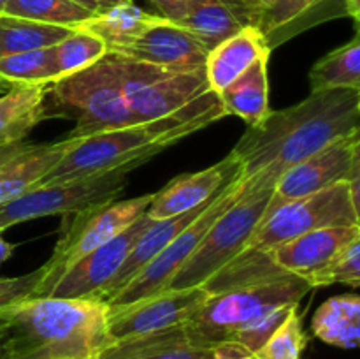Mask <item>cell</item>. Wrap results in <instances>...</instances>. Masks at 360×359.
<instances>
[{"mask_svg":"<svg viewBox=\"0 0 360 359\" xmlns=\"http://www.w3.org/2000/svg\"><path fill=\"white\" fill-rule=\"evenodd\" d=\"M206 299L186 320L200 347L238 345L255 354L301 299L309 282L281 270L267 252L245 250L202 285Z\"/></svg>","mask_w":360,"mask_h":359,"instance_id":"obj_1","label":"cell"},{"mask_svg":"<svg viewBox=\"0 0 360 359\" xmlns=\"http://www.w3.org/2000/svg\"><path fill=\"white\" fill-rule=\"evenodd\" d=\"M360 132V90L334 88L311 92L290 108L271 109L248 127L232 153L243 165V178L267 168L281 172L341 137Z\"/></svg>","mask_w":360,"mask_h":359,"instance_id":"obj_2","label":"cell"},{"mask_svg":"<svg viewBox=\"0 0 360 359\" xmlns=\"http://www.w3.org/2000/svg\"><path fill=\"white\" fill-rule=\"evenodd\" d=\"M112 341L98 298H30L0 312L2 359H95Z\"/></svg>","mask_w":360,"mask_h":359,"instance_id":"obj_3","label":"cell"},{"mask_svg":"<svg viewBox=\"0 0 360 359\" xmlns=\"http://www.w3.org/2000/svg\"><path fill=\"white\" fill-rule=\"evenodd\" d=\"M214 92H206L172 115L130 123L77 141L37 185H58L105 175L120 168L136 169L178 141L224 118Z\"/></svg>","mask_w":360,"mask_h":359,"instance_id":"obj_4","label":"cell"},{"mask_svg":"<svg viewBox=\"0 0 360 359\" xmlns=\"http://www.w3.org/2000/svg\"><path fill=\"white\" fill-rule=\"evenodd\" d=\"M280 175V169L267 168L250 178H243L239 196L218 215L202 241L176 271L164 291L202 287L214 273L245 252L266 215Z\"/></svg>","mask_w":360,"mask_h":359,"instance_id":"obj_5","label":"cell"},{"mask_svg":"<svg viewBox=\"0 0 360 359\" xmlns=\"http://www.w3.org/2000/svg\"><path fill=\"white\" fill-rule=\"evenodd\" d=\"M65 118L76 125L69 139H83L136 122L127 104L112 53L76 74L62 77L44 88L42 120Z\"/></svg>","mask_w":360,"mask_h":359,"instance_id":"obj_6","label":"cell"},{"mask_svg":"<svg viewBox=\"0 0 360 359\" xmlns=\"http://www.w3.org/2000/svg\"><path fill=\"white\" fill-rule=\"evenodd\" d=\"M151 199L153 194H144L130 199L94 204L72 213V220L63 225L62 238L55 245L48 263L42 266L44 275L35 289L34 298L49 296L56 282L72 264L125 231L148 210Z\"/></svg>","mask_w":360,"mask_h":359,"instance_id":"obj_7","label":"cell"},{"mask_svg":"<svg viewBox=\"0 0 360 359\" xmlns=\"http://www.w3.org/2000/svg\"><path fill=\"white\" fill-rule=\"evenodd\" d=\"M360 225L359 206L347 182L297 197L266 211L246 250L271 253L283 243L323 227Z\"/></svg>","mask_w":360,"mask_h":359,"instance_id":"obj_8","label":"cell"},{"mask_svg":"<svg viewBox=\"0 0 360 359\" xmlns=\"http://www.w3.org/2000/svg\"><path fill=\"white\" fill-rule=\"evenodd\" d=\"M112 55L118 63L127 104L136 122L164 118L210 92L204 67L169 69L136 62L116 53Z\"/></svg>","mask_w":360,"mask_h":359,"instance_id":"obj_9","label":"cell"},{"mask_svg":"<svg viewBox=\"0 0 360 359\" xmlns=\"http://www.w3.org/2000/svg\"><path fill=\"white\" fill-rule=\"evenodd\" d=\"M130 168L58 185H35L16 199L0 204V232L11 225L51 215H70L94 204L115 201L127 189Z\"/></svg>","mask_w":360,"mask_h":359,"instance_id":"obj_10","label":"cell"},{"mask_svg":"<svg viewBox=\"0 0 360 359\" xmlns=\"http://www.w3.org/2000/svg\"><path fill=\"white\" fill-rule=\"evenodd\" d=\"M243 185V175L236 176L224 190L217 196V199L192 222L186 225L150 264L143 267L118 294L112 296L109 301V308H116V306L129 305V303L137 301V299L148 298V296L158 294L165 289L176 271L188 260L193 250L199 246L202 238L206 236L207 229L211 227L218 215L239 196Z\"/></svg>","mask_w":360,"mask_h":359,"instance_id":"obj_11","label":"cell"},{"mask_svg":"<svg viewBox=\"0 0 360 359\" xmlns=\"http://www.w3.org/2000/svg\"><path fill=\"white\" fill-rule=\"evenodd\" d=\"M360 175V132L334 141L299 164L285 169L274 185L267 211L297 197L316 194Z\"/></svg>","mask_w":360,"mask_h":359,"instance_id":"obj_12","label":"cell"},{"mask_svg":"<svg viewBox=\"0 0 360 359\" xmlns=\"http://www.w3.org/2000/svg\"><path fill=\"white\" fill-rule=\"evenodd\" d=\"M146 211L108 243L86 253L62 275L49 296L55 298H102L112 278L129 257L134 243L151 224Z\"/></svg>","mask_w":360,"mask_h":359,"instance_id":"obj_13","label":"cell"},{"mask_svg":"<svg viewBox=\"0 0 360 359\" xmlns=\"http://www.w3.org/2000/svg\"><path fill=\"white\" fill-rule=\"evenodd\" d=\"M204 287L162 291L129 305L109 308V334L112 340L155 333L183 326L206 299Z\"/></svg>","mask_w":360,"mask_h":359,"instance_id":"obj_14","label":"cell"},{"mask_svg":"<svg viewBox=\"0 0 360 359\" xmlns=\"http://www.w3.org/2000/svg\"><path fill=\"white\" fill-rule=\"evenodd\" d=\"M108 51L169 69H199L204 67L210 49L181 25L160 16L134 41Z\"/></svg>","mask_w":360,"mask_h":359,"instance_id":"obj_15","label":"cell"},{"mask_svg":"<svg viewBox=\"0 0 360 359\" xmlns=\"http://www.w3.org/2000/svg\"><path fill=\"white\" fill-rule=\"evenodd\" d=\"M345 16L343 0H253V27L271 51L316 25Z\"/></svg>","mask_w":360,"mask_h":359,"instance_id":"obj_16","label":"cell"},{"mask_svg":"<svg viewBox=\"0 0 360 359\" xmlns=\"http://www.w3.org/2000/svg\"><path fill=\"white\" fill-rule=\"evenodd\" d=\"M241 172V162L231 151L224 160L211 168L181 175L169 182L164 189L153 194L146 215L151 220H164L195 210L217 196L234 176Z\"/></svg>","mask_w":360,"mask_h":359,"instance_id":"obj_17","label":"cell"},{"mask_svg":"<svg viewBox=\"0 0 360 359\" xmlns=\"http://www.w3.org/2000/svg\"><path fill=\"white\" fill-rule=\"evenodd\" d=\"M355 238H360V225L316 229L280 245L271 252V257L281 270L309 282L313 275Z\"/></svg>","mask_w":360,"mask_h":359,"instance_id":"obj_18","label":"cell"},{"mask_svg":"<svg viewBox=\"0 0 360 359\" xmlns=\"http://www.w3.org/2000/svg\"><path fill=\"white\" fill-rule=\"evenodd\" d=\"M77 141L63 137L56 143H27L18 153L0 164V204L16 199L37 185Z\"/></svg>","mask_w":360,"mask_h":359,"instance_id":"obj_19","label":"cell"},{"mask_svg":"<svg viewBox=\"0 0 360 359\" xmlns=\"http://www.w3.org/2000/svg\"><path fill=\"white\" fill-rule=\"evenodd\" d=\"M264 56H271L266 39L255 27H243L207 53L204 62L207 87L218 95Z\"/></svg>","mask_w":360,"mask_h":359,"instance_id":"obj_20","label":"cell"},{"mask_svg":"<svg viewBox=\"0 0 360 359\" xmlns=\"http://www.w3.org/2000/svg\"><path fill=\"white\" fill-rule=\"evenodd\" d=\"M95 359H214V348L193 344L185 326L112 340Z\"/></svg>","mask_w":360,"mask_h":359,"instance_id":"obj_21","label":"cell"},{"mask_svg":"<svg viewBox=\"0 0 360 359\" xmlns=\"http://www.w3.org/2000/svg\"><path fill=\"white\" fill-rule=\"evenodd\" d=\"M243 175V172H241ZM239 176V175H238ZM236 178V176H234ZM232 178V180H234ZM231 180V182H232ZM229 182V183H231ZM227 183V185H229ZM225 185V187H227ZM224 187V189H225ZM221 189V190H224ZM220 190V192H221ZM218 192V194H220ZM217 194V196H218ZM217 196L211 197L207 203H204L202 206L195 208V210L192 211H186V213H181V215H176V217H169V218H164V220H153L150 225H148L146 231L143 232V234L137 238V241L134 243L132 250H130L129 257L125 259V263H123V266L120 267V271L116 273V277L112 278L111 284L108 285V289H105L104 292H102V298L104 301H109V299L112 298L115 294H118L120 291H122L123 287H125L127 284H129L130 280H132L134 277H136L137 273H139L141 270H143L146 264H150L151 260L155 259V257L158 256V253L162 252V250L165 248V246L169 245V243L172 241V239L176 238V236L179 234V232L183 231V229L186 227L188 224H192L193 220H195L197 217H199L200 213H202L204 210H206L207 206H210L211 203H213L214 199H217Z\"/></svg>","mask_w":360,"mask_h":359,"instance_id":"obj_22","label":"cell"},{"mask_svg":"<svg viewBox=\"0 0 360 359\" xmlns=\"http://www.w3.org/2000/svg\"><path fill=\"white\" fill-rule=\"evenodd\" d=\"M269 56L259 58L238 80L218 94L225 115L239 116L248 127L262 122L269 108Z\"/></svg>","mask_w":360,"mask_h":359,"instance_id":"obj_23","label":"cell"},{"mask_svg":"<svg viewBox=\"0 0 360 359\" xmlns=\"http://www.w3.org/2000/svg\"><path fill=\"white\" fill-rule=\"evenodd\" d=\"M44 88L39 84H13L0 95V146L23 143L42 120Z\"/></svg>","mask_w":360,"mask_h":359,"instance_id":"obj_24","label":"cell"},{"mask_svg":"<svg viewBox=\"0 0 360 359\" xmlns=\"http://www.w3.org/2000/svg\"><path fill=\"white\" fill-rule=\"evenodd\" d=\"M311 331L319 340L333 347L352 351L360 340L359 294H341L329 298L319 306L311 320Z\"/></svg>","mask_w":360,"mask_h":359,"instance_id":"obj_25","label":"cell"},{"mask_svg":"<svg viewBox=\"0 0 360 359\" xmlns=\"http://www.w3.org/2000/svg\"><path fill=\"white\" fill-rule=\"evenodd\" d=\"M158 14H150L134 2L118 4L105 11H98L79 25L81 30L97 35L105 42L108 49L123 46L143 34L148 27L158 21Z\"/></svg>","mask_w":360,"mask_h":359,"instance_id":"obj_26","label":"cell"},{"mask_svg":"<svg viewBox=\"0 0 360 359\" xmlns=\"http://www.w3.org/2000/svg\"><path fill=\"white\" fill-rule=\"evenodd\" d=\"M74 28L39 23L25 18L0 14V58L18 53L49 48L72 34Z\"/></svg>","mask_w":360,"mask_h":359,"instance_id":"obj_27","label":"cell"},{"mask_svg":"<svg viewBox=\"0 0 360 359\" xmlns=\"http://www.w3.org/2000/svg\"><path fill=\"white\" fill-rule=\"evenodd\" d=\"M311 92L352 88L360 90V37L355 34L347 44L333 49L309 70Z\"/></svg>","mask_w":360,"mask_h":359,"instance_id":"obj_28","label":"cell"},{"mask_svg":"<svg viewBox=\"0 0 360 359\" xmlns=\"http://www.w3.org/2000/svg\"><path fill=\"white\" fill-rule=\"evenodd\" d=\"M178 25L195 35L210 51L243 28L220 0H188L185 16Z\"/></svg>","mask_w":360,"mask_h":359,"instance_id":"obj_29","label":"cell"},{"mask_svg":"<svg viewBox=\"0 0 360 359\" xmlns=\"http://www.w3.org/2000/svg\"><path fill=\"white\" fill-rule=\"evenodd\" d=\"M0 80L7 84L48 87L58 80L55 46L0 58Z\"/></svg>","mask_w":360,"mask_h":359,"instance_id":"obj_30","label":"cell"},{"mask_svg":"<svg viewBox=\"0 0 360 359\" xmlns=\"http://www.w3.org/2000/svg\"><path fill=\"white\" fill-rule=\"evenodd\" d=\"M4 14L39 23L76 28L95 13L72 0H9Z\"/></svg>","mask_w":360,"mask_h":359,"instance_id":"obj_31","label":"cell"},{"mask_svg":"<svg viewBox=\"0 0 360 359\" xmlns=\"http://www.w3.org/2000/svg\"><path fill=\"white\" fill-rule=\"evenodd\" d=\"M105 53H108V46L102 39L86 30L74 28L72 34L55 44L58 80L94 65Z\"/></svg>","mask_w":360,"mask_h":359,"instance_id":"obj_32","label":"cell"},{"mask_svg":"<svg viewBox=\"0 0 360 359\" xmlns=\"http://www.w3.org/2000/svg\"><path fill=\"white\" fill-rule=\"evenodd\" d=\"M308 338L302 329L299 308H294L255 352L257 359H301Z\"/></svg>","mask_w":360,"mask_h":359,"instance_id":"obj_33","label":"cell"},{"mask_svg":"<svg viewBox=\"0 0 360 359\" xmlns=\"http://www.w3.org/2000/svg\"><path fill=\"white\" fill-rule=\"evenodd\" d=\"M334 284H347L354 289L360 285V238L343 246L319 273L309 278L313 289Z\"/></svg>","mask_w":360,"mask_h":359,"instance_id":"obj_34","label":"cell"},{"mask_svg":"<svg viewBox=\"0 0 360 359\" xmlns=\"http://www.w3.org/2000/svg\"><path fill=\"white\" fill-rule=\"evenodd\" d=\"M42 275H44V270L41 266L39 270L21 275V277L0 278V312L16 303L34 298V292L41 284Z\"/></svg>","mask_w":360,"mask_h":359,"instance_id":"obj_35","label":"cell"},{"mask_svg":"<svg viewBox=\"0 0 360 359\" xmlns=\"http://www.w3.org/2000/svg\"><path fill=\"white\" fill-rule=\"evenodd\" d=\"M150 2L158 11V16L179 23L186 13V2L188 0H150Z\"/></svg>","mask_w":360,"mask_h":359,"instance_id":"obj_36","label":"cell"},{"mask_svg":"<svg viewBox=\"0 0 360 359\" xmlns=\"http://www.w3.org/2000/svg\"><path fill=\"white\" fill-rule=\"evenodd\" d=\"M243 27H253V0H220Z\"/></svg>","mask_w":360,"mask_h":359,"instance_id":"obj_37","label":"cell"},{"mask_svg":"<svg viewBox=\"0 0 360 359\" xmlns=\"http://www.w3.org/2000/svg\"><path fill=\"white\" fill-rule=\"evenodd\" d=\"M214 359H257L252 352L238 345H221L214 348Z\"/></svg>","mask_w":360,"mask_h":359,"instance_id":"obj_38","label":"cell"},{"mask_svg":"<svg viewBox=\"0 0 360 359\" xmlns=\"http://www.w3.org/2000/svg\"><path fill=\"white\" fill-rule=\"evenodd\" d=\"M25 141L23 143H14V144H6V146H0V164H4V162L7 160V158L13 157L14 153H18V151L21 150V148H25Z\"/></svg>","mask_w":360,"mask_h":359,"instance_id":"obj_39","label":"cell"},{"mask_svg":"<svg viewBox=\"0 0 360 359\" xmlns=\"http://www.w3.org/2000/svg\"><path fill=\"white\" fill-rule=\"evenodd\" d=\"M345 9H347V16H350L359 27L360 20V0H343Z\"/></svg>","mask_w":360,"mask_h":359,"instance_id":"obj_40","label":"cell"},{"mask_svg":"<svg viewBox=\"0 0 360 359\" xmlns=\"http://www.w3.org/2000/svg\"><path fill=\"white\" fill-rule=\"evenodd\" d=\"M14 250H16V245L6 241V239L2 238V232H0V267H2V264L6 263L11 256H13Z\"/></svg>","mask_w":360,"mask_h":359,"instance_id":"obj_41","label":"cell"},{"mask_svg":"<svg viewBox=\"0 0 360 359\" xmlns=\"http://www.w3.org/2000/svg\"><path fill=\"white\" fill-rule=\"evenodd\" d=\"M91 2L98 7V11H105L109 9V7L118 6V4H129L134 2V0H91Z\"/></svg>","mask_w":360,"mask_h":359,"instance_id":"obj_42","label":"cell"},{"mask_svg":"<svg viewBox=\"0 0 360 359\" xmlns=\"http://www.w3.org/2000/svg\"><path fill=\"white\" fill-rule=\"evenodd\" d=\"M72 2L79 4V6H83V7H86V9L94 11V13H98V7L95 6V4L91 2V0H72Z\"/></svg>","mask_w":360,"mask_h":359,"instance_id":"obj_43","label":"cell"},{"mask_svg":"<svg viewBox=\"0 0 360 359\" xmlns=\"http://www.w3.org/2000/svg\"><path fill=\"white\" fill-rule=\"evenodd\" d=\"M9 88H11V84H7L6 81L0 80V94H6V92L9 90Z\"/></svg>","mask_w":360,"mask_h":359,"instance_id":"obj_44","label":"cell"},{"mask_svg":"<svg viewBox=\"0 0 360 359\" xmlns=\"http://www.w3.org/2000/svg\"><path fill=\"white\" fill-rule=\"evenodd\" d=\"M7 4H9V0H0V14H4V11H6Z\"/></svg>","mask_w":360,"mask_h":359,"instance_id":"obj_45","label":"cell"},{"mask_svg":"<svg viewBox=\"0 0 360 359\" xmlns=\"http://www.w3.org/2000/svg\"><path fill=\"white\" fill-rule=\"evenodd\" d=\"M0 359H2V355H0Z\"/></svg>","mask_w":360,"mask_h":359,"instance_id":"obj_46","label":"cell"}]
</instances>
